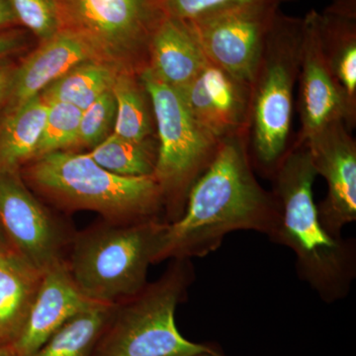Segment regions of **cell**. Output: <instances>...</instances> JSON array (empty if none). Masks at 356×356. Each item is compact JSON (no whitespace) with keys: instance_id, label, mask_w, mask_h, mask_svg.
I'll return each mask as SVG.
<instances>
[{"instance_id":"277c9868","label":"cell","mask_w":356,"mask_h":356,"mask_svg":"<svg viewBox=\"0 0 356 356\" xmlns=\"http://www.w3.org/2000/svg\"><path fill=\"white\" fill-rule=\"evenodd\" d=\"M32 184L54 202L99 213L115 224L159 219L163 209L158 182L151 177H120L97 165L88 153L60 151L35 159Z\"/></svg>"},{"instance_id":"4fadbf2b","label":"cell","mask_w":356,"mask_h":356,"mask_svg":"<svg viewBox=\"0 0 356 356\" xmlns=\"http://www.w3.org/2000/svg\"><path fill=\"white\" fill-rule=\"evenodd\" d=\"M177 91L194 119L220 142L236 136L247 138L250 84L209 62Z\"/></svg>"},{"instance_id":"603a6c76","label":"cell","mask_w":356,"mask_h":356,"mask_svg":"<svg viewBox=\"0 0 356 356\" xmlns=\"http://www.w3.org/2000/svg\"><path fill=\"white\" fill-rule=\"evenodd\" d=\"M104 170L120 177H151L158 158V143H137L112 133L89 153Z\"/></svg>"},{"instance_id":"7c38bea8","label":"cell","mask_w":356,"mask_h":356,"mask_svg":"<svg viewBox=\"0 0 356 356\" xmlns=\"http://www.w3.org/2000/svg\"><path fill=\"white\" fill-rule=\"evenodd\" d=\"M0 222L19 255L42 273L63 261L55 222L11 172L0 170Z\"/></svg>"},{"instance_id":"4dcf8cb0","label":"cell","mask_w":356,"mask_h":356,"mask_svg":"<svg viewBox=\"0 0 356 356\" xmlns=\"http://www.w3.org/2000/svg\"><path fill=\"white\" fill-rule=\"evenodd\" d=\"M0 356H13L11 350H6V348L0 346Z\"/></svg>"},{"instance_id":"2e32d148","label":"cell","mask_w":356,"mask_h":356,"mask_svg":"<svg viewBox=\"0 0 356 356\" xmlns=\"http://www.w3.org/2000/svg\"><path fill=\"white\" fill-rule=\"evenodd\" d=\"M208 63L188 23L165 16L149 41L146 67L153 76L181 90Z\"/></svg>"},{"instance_id":"ac0fdd59","label":"cell","mask_w":356,"mask_h":356,"mask_svg":"<svg viewBox=\"0 0 356 356\" xmlns=\"http://www.w3.org/2000/svg\"><path fill=\"white\" fill-rule=\"evenodd\" d=\"M43 275L18 254H0V346L4 341L13 346L17 341Z\"/></svg>"},{"instance_id":"ba28073f","label":"cell","mask_w":356,"mask_h":356,"mask_svg":"<svg viewBox=\"0 0 356 356\" xmlns=\"http://www.w3.org/2000/svg\"><path fill=\"white\" fill-rule=\"evenodd\" d=\"M62 29L76 32L100 58L139 72L154 32L165 17L163 0H58Z\"/></svg>"},{"instance_id":"1f68e13d","label":"cell","mask_w":356,"mask_h":356,"mask_svg":"<svg viewBox=\"0 0 356 356\" xmlns=\"http://www.w3.org/2000/svg\"><path fill=\"white\" fill-rule=\"evenodd\" d=\"M6 250H4L3 243H2L1 236H0V254H4Z\"/></svg>"},{"instance_id":"6da1fadb","label":"cell","mask_w":356,"mask_h":356,"mask_svg":"<svg viewBox=\"0 0 356 356\" xmlns=\"http://www.w3.org/2000/svg\"><path fill=\"white\" fill-rule=\"evenodd\" d=\"M280 224V203L257 181L247 138H228L192 186L182 216L166 222L154 264L206 257L234 232L254 231L273 241Z\"/></svg>"},{"instance_id":"d6a6232c","label":"cell","mask_w":356,"mask_h":356,"mask_svg":"<svg viewBox=\"0 0 356 356\" xmlns=\"http://www.w3.org/2000/svg\"><path fill=\"white\" fill-rule=\"evenodd\" d=\"M196 356H222L220 355V353H216V355H211V353H201V355H198Z\"/></svg>"},{"instance_id":"9a60e30c","label":"cell","mask_w":356,"mask_h":356,"mask_svg":"<svg viewBox=\"0 0 356 356\" xmlns=\"http://www.w3.org/2000/svg\"><path fill=\"white\" fill-rule=\"evenodd\" d=\"M91 60H102L93 47L76 32L60 29L42 42L18 70L13 83L16 104L39 95L72 67Z\"/></svg>"},{"instance_id":"484cf974","label":"cell","mask_w":356,"mask_h":356,"mask_svg":"<svg viewBox=\"0 0 356 356\" xmlns=\"http://www.w3.org/2000/svg\"><path fill=\"white\" fill-rule=\"evenodd\" d=\"M116 116V102L112 90L107 91L83 110L79 125V143L95 147L108 137Z\"/></svg>"},{"instance_id":"836d02e7","label":"cell","mask_w":356,"mask_h":356,"mask_svg":"<svg viewBox=\"0 0 356 356\" xmlns=\"http://www.w3.org/2000/svg\"><path fill=\"white\" fill-rule=\"evenodd\" d=\"M332 1H337V0H332Z\"/></svg>"},{"instance_id":"d4e9b609","label":"cell","mask_w":356,"mask_h":356,"mask_svg":"<svg viewBox=\"0 0 356 356\" xmlns=\"http://www.w3.org/2000/svg\"><path fill=\"white\" fill-rule=\"evenodd\" d=\"M17 22L22 23L40 41L62 29L58 0H8Z\"/></svg>"},{"instance_id":"7a4b0ae2","label":"cell","mask_w":356,"mask_h":356,"mask_svg":"<svg viewBox=\"0 0 356 356\" xmlns=\"http://www.w3.org/2000/svg\"><path fill=\"white\" fill-rule=\"evenodd\" d=\"M317 172L305 144H293L271 179L280 207V224L273 242L295 255L302 280L325 303L343 299L355 277V241L334 238L325 231L314 201Z\"/></svg>"},{"instance_id":"9c48e42d","label":"cell","mask_w":356,"mask_h":356,"mask_svg":"<svg viewBox=\"0 0 356 356\" xmlns=\"http://www.w3.org/2000/svg\"><path fill=\"white\" fill-rule=\"evenodd\" d=\"M283 2H250L186 21L211 64L250 84L269 30Z\"/></svg>"},{"instance_id":"52a82bcc","label":"cell","mask_w":356,"mask_h":356,"mask_svg":"<svg viewBox=\"0 0 356 356\" xmlns=\"http://www.w3.org/2000/svg\"><path fill=\"white\" fill-rule=\"evenodd\" d=\"M156 119L158 158L153 177L161 189L166 222L182 216L192 186L216 156L220 140L192 116L179 91L145 67L139 72Z\"/></svg>"},{"instance_id":"cb8c5ba5","label":"cell","mask_w":356,"mask_h":356,"mask_svg":"<svg viewBox=\"0 0 356 356\" xmlns=\"http://www.w3.org/2000/svg\"><path fill=\"white\" fill-rule=\"evenodd\" d=\"M43 132L35 159L44 154L65 151L79 143L83 111L69 103L50 102Z\"/></svg>"},{"instance_id":"f1b7e54d","label":"cell","mask_w":356,"mask_h":356,"mask_svg":"<svg viewBox=\"0 0 356 356\" xmlns=\"http://www.w3.org/2000/svg\"><path fill=\"white\" fill-rule=\"evenodd\" d=\"M17 22L8 0H0V28Z\"/></svg>"},{"instance_id":"83f0119b","label":"cell","mask_w":356,"mask_h":356,"mask_svg":"<svg viewBox=\"0 0 356 356\" xmlns=\"http://www.w3.org/2000/svg\"><path fill=\"white\" fill-rule=\"evenodd\" d=\"M23 39V35L19 33L0 34V57L19 49L22 46Z\"/></svg>"},{"instance_id":"44dd1931","label":"cell","mask_w":356,"mask_h":356,"mask_svg":"<svg viewBox=\"0 0 356 356\" xmlns=\"http://www.w3.org/2000/svg\"><path fill=\"white\" fill-rule=\"evenodd\" d=\"M121 69L114 67L112 63L106 60H88L72 67L40 95L47 102L69 103L83 111L100 96L111 90Z\"/></svg>"},{"instance_id":"f546056e","label":"cell","mask_w":356,"mask_h":356,"mask_svg":"<svg viewBox=\"0 0 356 356\" xmlns=\"http://www.w3.org/2000/svg\"><path fill=\"white\" fill-rule=\"evenodd\" d=\"M9 84H10V77H9L8 72L4 69H0V102L6 95Z\"/></svg>"},{"instance_id":"7402d4cb","label":"cell","mask_w":356,"mask_h":356,"mask_svg":"<svg viewBox=\"0 0 356 356\" xmlns=\"http://www.w3.org/2000/svg\"><path fill=\"white\" fill-rule=\"evenodd\" d=\"M115 304L95 303L70 318L30 356H92Z\"/></svg>"},{"instance_id":"30bf717a","label":"cell","mask_w":356,"mask_h":356,"mask_svg":"<svg viewBox=\"0 0 356 356\" xmlns=\"http://www.w3.org/2000/svg\"><path fill=\"white\" fill-rule=\"evenodd\" d=\"M317 175L324 177L327 193L317 206L323 228L334 238L356 221V142L343 122L325 126L306 140Z\"/></svg>"},{"instance_id":"ffe728a7","label":"cell","mask_w":356,"mask_h":356,"mask_svg":"<svg viewBox=\"0 0 356 356\" xmlns=\"http://www.w3.org/2000/svg\"><path fill=\"white\" fill-rule=\"evenodd\" d=\"M111 90L116 102L113 133L133 142H154L152 136L156 127L153 104L139 74L121 69Z\"/></svg>"},{"instance_id":"e0dca14e","label":"cell","mask_w":356,"mask_h":356,"mask_svg":"<svg viewBox=\"0 0 356 356\" xmlns=\"http://www.w3.org/2000/svg\"><path fill=\"white\" fill-rule=\"evenodd\" d=\"M317 26L325 62L356 119V0L332 2L318 13Z\"/></svg>"},{"instance_id":"5bb4252c","label":"cell","mask_w":356,"mask_h":356,"mask_svg":"<svg viewBox=\"0 0 356 356\" xmlns=\"http://www.w3.org/2000/svg\"><path fill=\"white\" fill-rule=\"evenodd\" d=\"M95 303L77 288L67 262L54 264L44 273L24 329L11 348L13 356L31 355L67 321Z\"/></svg>"},{"instance_id":"d6986e66","label":"cell","mask_w":356,"mask_h":356,"mask_svg":"<svg viewBox=\"0 0 356 356\" xmlns=\"http://www.w3.org/2000/svg\"><path fill=\"white\" fill-rule=\"evenodd\" d=\"M48 107L41 95L16 104L0 132V170L13 172L28 159H35Z\"/></svg>"},{"instance_id":"5b68a950","label":"cell","mask_w":356,"mask_h":356,"mask_svg":"<svg viewBox=\"0 0 356 356\" xmlns=\"http://www.w3.org/2000/svg\"><path fill=\"white\" fill-rule=\"evenodd\" d=\"M195 278L191 259H173L165 273L140 291L115 304L92 356L216 355L208 344L192 343L175 324L177 306Z\"/></svg>"},{"instance_id":"3957f363","label":"cell","mask_w":356,"mask_h":356,"mask_svg":"<svg viewBox=\"0 0 356 356\" xmlns=\"http://www.w3.org/2000/svg\"><path fill=\"white\" fill-rule=\"evenodd\" d=\"M303 18L278 11L250 83L247 128L252 166L271 177L294 144V90L298 83Z\"/></svg>"},{"instance_id":"4316f807","label":"cell","mask_w":356,"mask_h":356,"mask_svg":"<svg viewBox=\"0 0 356 356\" xmlns=\"http://www.w3.org/2000/svg\"><path fill=\"white\" fill-rule=\"evenodd\" d=\"M259 1H270V0H163V9L166 17L191 21L204 14L224 8V7ZM276 1L284 3L289 0H276Z\"/></svg>"},{"instance_id":"8992f818","label":"cell","mask_w":356,"mask_h":356,"mask_svg":"<svg viewBox=\"0 0 356 356\" xmlns=\"http://www.w3.org/2000/svg\"><path fill=\"white\" fill-rule=\"evenodd\" d=\"M165 226L159 219L109 222L81 234L67 264L77 288L98 303L116 304L137 294L146 286Z\"/></svg>"},{"instance_id":"8fae6325","label":"cell","mask_w":356,"mask_h":356,"mask_svg":"<svg viewBox=\"0 0 356 356\" xmlns=\"http://www.w3.org/2000/svg\"><path fill=\"white\" fill-rule=\"evenodd\" d=\"M318 11L311 9L303 18V40L298 76V111L301 128L294 144L307 140L325 126L341 121L353 131L356 119L351 116L343 93L325 62L317 26Z\"/></svg>"}]
</instances>
